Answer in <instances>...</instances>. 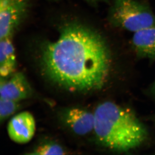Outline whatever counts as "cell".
Here are the masks:
<instances>
[{
	"label": "cell",
	"mask_w": 155,
	"mask_h": 155,
	"mask_svg": "<svg viewBox=\"0 0 155 155\" xmlns=\"http://www.w3.org/2000/svg\"><path fill=\"white\" fill-rule=\"evenodd\" d=\"M94 130L98 140L108 148L127 152L146 140L147 131L133 112L112 102H105L94 113Z\"/></svg>",
	"instance_id": "2"
},
{
	"label": "cell",
	"mask_w": 155,
	"mask_h": 155,
	"mask_svg": "<svg viewBox=\"0 0 155 155\" xmlns=\"http://www.w3.org/2000/svg\"><path fill=\"white\" fill-rule=\"evenodd\" d=\"M131 43L138 58L155 60V26L134 32Z\"/></svg>",
	"instance_id": "8"
},
{
	"label": "cell",
	"mask_w": 155,
	"mask_h": 155,
	"mask_svg": "<svg viewBox=\"0 0 155 155\" xmlns=\"http://www.w3.org/2000/svg\"><path fill=\"white\" fill-rule=\"evenodd\" d=\"M30 0H0V38H12L27 14Z\"/></svg>",
	"instance_id": "4"
},
{
	"label": "cell",
	"mask_w": 155,
	"mask_h": 155,
	"mask_svg": "<svg viewBox=\"0 0 155 155\" xmlns=\"http://www.w3.org/2000/svg\"><path fill=\"white\" fill-rule=\"evenodd\" d=\"M84 1L87 2L89 3V4H91V5H96L99 4L100 3L103 2H108V0H84Z\"/></svg>",
	"instance_id": "12"
},
{
	"label": "cell",
	"mask_w": 155,
	"mask_h": 155,
	"mask_svg": "<svg viewBox=\"0 0 155 155\" xmlns=\"http://www.w3.org/2000/svg\"><path fill=\"white\" fill-rule=\"evenodd\" d=\"M64 120L66 125L78 135L87 134L94 128V114L80 108H73L66 111Z\"/></svg>",
	"instance_id": "6"
},
{
	"label": "cell",
	"mask_w": 155,
	"mask_h": 155,
	"mask_svg": "<svg viewBox=\"0 0 155 155\" xmlns=\"http://www.w3.org/2000/svg\"><path fill=\"white\" fill-rule=\"evenodd\" d=\"M153 91H154V92L155 93V82L154 83V86H153Z\"/></svg>",
	"instance_id": "13"
},
{
	"label": "cell",
	"mask_w": 155,
	"mask_h": 155,
	"mask_svg": "<svg viewBox=\"0 0 155 155\" xmlns=\"http://www.w3.org/2000/svg\"><path fill=\"white\" fill-rule=\"evenodd\" d=\"M30 93V88L25 76L21 72L15 73L8 80L1 78V98L19 102L26 98Z\"/></svg>",
	"instance_id": "7"
},
{
	"label": "cell",
	"mask_w": 155,
	"mask_h": 155,
	"mask_svg": "<svg viewBox=\"0 0 155 155\" xmlns=\"http://www.w3.org/2000/svg\"><path fill=\"white\" fill-rule=\"evenodd\" d=\"M35 131V120L32 114L27 111L14 116L8 126V134L10 139L19 144H24L30 141Z\"/></svg>",
	"instance_id": "5"
},
{
	"label": "cell",
	"mask_w": 155,
	"mask_h": 155,
	"mask_svg": "<svg viewBox=\"0 0 155 155\" xmlns=\"http://www.w3.org/2000/svg\"><path fill=\"white\" fill-rule=\"evenodd\" d=\"M65 151L62 147L55 143H48L40 146L33 153L29 154L38 155H64Z\"/></svg>",
	"instance_id": "11"
},
{
	"label": "cell",
	"mask_w": 155,
	"mask_h": 155,
	"mask_svg": "<svg viewBox=\"0 0 155 155\" xmlns=\"http://www.w3.org/2000/svg\"><path fill=\"white\" fill-rule=\"evenodd\" d=\"M0 121H4L19 108L18 102L9 99H0Z\"/></svg>",
	"instance_id": "10"
},
{
	"label": "cell",
	"mask_w": 155,
	"mask_h": 155,
	"mask_svg": "<svg viewBox=\"0 0 155 155\" xmlns=\"http://www.w3.org/2000/svg\"><path fill=\"white\" fill-rule=\"evenodd\" d=\"M111 62L110 51L105 39L93 28L76 22L64 25L58 38L44 45L40 54L45 75L72 92L101 88Z\"/></svg>",
	"instance_id": "1"
},
{
	"label": "cell",
	"mask_w": 155,
	"mask_h": 155,
	"mask_svg": "<svg viewBox=\"0 0 155 155\" xmlns=\"http://www.w3.org/2000/svg\"><path fill=\"white\" fill-rule=\"evenodd\" d=\"M108 20L114 27L136 32L155 26V15L149 7L138 0H114Z\"/></svg>",
	"instance_id": "3"
},
{
	"label": "cell",
	"mask_w": 155,
	"mask_h": 155,
	"mask_svg": "<svg viewBox=\"0 0 155 155\" xmlns=\"http://www.w3.org/2000/svg\"><path fill=\"white\" fill-rule=\"evenodd\" d=\"M12 38H5L0 41V74L5 78L15 71L17 65L15 49Z\"/></svg>",
	"instance_id": "9"
}]
</instances>
